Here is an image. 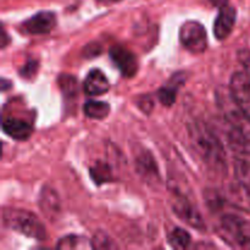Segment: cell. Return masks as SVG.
<instances>
[{"label":"cell","instance_id":"obj_1","mask_svg":"<svg viewBox=\"0 0 250 250\" xmlns=\"http://www.w3.org/2000/svg\"><path fill=\"white\" fill-rule=\"evenodd\" d=\"M188 137L193 149L209 172L215 176H226L227 159L224 146L208 125L194 121L188 125Z\"/></svg>","mask_w":250,"mask_h":250},{"label":"cell","instance_id":"obj_2","mask_svg":"<svg viewBox=\"0 0 250 250\" xmlns=\"http://www.w3.org/2000/svg\"><path fill=\"white\" fill-rule=\"evenodd\" d=\"M2 222L9 229L37 241H44L46 238L45 226L33 212L19 209H4Z\"/></svg>","mask_w":250,"mask_h":250},{"label":"cell","instance_id":"obj_3","mask_svg":"<svg viewBox=\"0 0 250 250\" xmlns=\"http://www.w3.org/2000/svg\"><path fill=\"white\" fill-rule=\"evenodd\" d=\"M220 236L233 248L250 249V222L229 214L220 221Z\"/></svg>","mask_w":250,"mask_h":250},{"label":"cell","instance_id":"obj_4","mask_svg":"<svg viewBox=\"0 0 250 250\" xmlns=\"http://www.w3.org/2000/svg\"><path fill=\"white\" fill-rule=\"evenodd\" d=\"M180 41L193 54H202L208 48L207 31L199 22H185L180 28Z\"/></svg>","mask_w":250,"mask_h":250},{"label":"cell","instance_id":"obj_5","mask_svg":"<svg viewBox=\"0 0 250 250\" xmlns=\"http://www.w3.org/2000/svg\"><path fill=\"white\" fill-rule=\"evenodd\" d=\"M229 95L250 122V76L247 72H237L229 83Z\"/></svg>","mask_w":250,"mask_h":250},{"label":"cell","instance_id":"obj_6","mask_svg":"<svg viewBox=\"0 0 250 250\" xmlns=\"http://www.w3.org/2000/svg\"><path fill=\"white\" fill-rule=\"evenodd\" d=\"M172 208L175 214L177 215L180 219H182L183 221L187 222L189 226L200 229V231L205 229V225L202 219V215L199 214V211L193 207L192 203H190L185 195L178 194V193L175 192Z\"/></svg>","mask_w":250,"mask_h":250},{"label":"cell","instance_id":"obj_7","mask_svg":"<svg viewBox=\"0 0 250 250\" xmlns=\"http://www.w3.org/2000/svg\"><path fill=\"white\" fill-rule=\"evenodd\" d=\"M110 58L114 61L115 65L117 66L122 75L125 77H132L136 75L138 70L137 60L133 54L128 49L124 48L121 45H114L110 49Z\"/></svg>","mask_w":250,"mask_h":250},{"label":"cell","instance_id":"obj_8","mask_svg":"<svg viewBox=\"0 0 250 250\" xmlns=\"http://www.w3.org/2000/svg\"><path fill=\"white\" fill-rule=\"evenodd\" d=\"M56 26L55 14L49 11H41L24 22L23 27L31 34H46Z\"/></svg>","mask_w":250,"mask_h":250},{"label":"cell","instance_id":"obj_9","mask_svg":"<svg viewBox=\"0 0 250 250\" xmlns=\"http://www.w3.org/2000/svg\"><path fill=\"white\" fill-rule=\"evenodd\" d=\"M236 19L237 11L234 7L229 6V5L221 7L219 16L214 23V34L217 39L222 41L231 34L234 23H236Z\"/></svg>","mask_w":250,"mask_h":250},{"label":"cell","instance_id":"obj_10","mask_svg":"<svg viewBox=\"0 0 250 250\" xmlns=\"http://www.w3.org/2000/svg\"><path fill=\"white\" fill-rule=\"evenodd\" d=\"M83 88H84L85 94L94 97V95H102L106 93L109 90L110 84L104 73L95 68L87 75Z\"/></svg>","mask_w":250,"mask_h":250},{"label":"cell","instance_id":"obj_11","mask_svg":"<svg viewBox=\"0 0 250 250\" xmlns=\"http://www.w3.org/2000/svg\"><path fill=\"white\" fill-rule=\"evenodd\" d=\"M2 131L16 141H26L31 137L32 127L22 120L14 119V117H7L2 121Z\"/></svg>","mask_w":250,"mask_h":250},{"label":"cell","instance_id":"obj_12","mask_svg":"<svg viewBox=\"0 0 250 250\" xmlns=\"http://www.w3.org/2000/svg\"><path fill=\"white\" fill-rule=\"evenodd\" d=\"M39 205H41V209L43 210L45 216L50 217V219H55L61 211L59 195L50 187H45L42 189Z\"/></svg>","mask_w":250,"mask_h":250},{"label":"cell","instance_id":"obj_13","mask_svg":"<svg viewBox=\"0 0 250 250\" xmlns=\"http://www.w3.org/2000/svg\"><path fill=\"white\" fill-rule=\"evenodd\" d=\"M136 166L138 172L146 180L150 181L158 177V167H156L155 161L149 151H143L136 156Z\"/></svg>","mask_w":250,"mask_h":250},{"label":"cell","instance_id":"obj_14","mask_svg":"<svg viewBox=\"0 0 250 250\" xmlns=\"http://www.w3.org/2000/svg\"><path fill=\"white\" fill-rule=\"evenodd\" d=\"M233 168L237 181L244 189V192L250 197V163L243 159H236Z\"/></svg>","mask_w":250,"mask_h":250},{"label":"cell","instance_id":"obj_15","mask_svg":"<svg viewBox=\"0 0 250 250\" xmlns=\"http://www.w3.org/2000/svg\"><path fill=\"white\" fill-rule=\"evenodd\" d=\"M85 116L94 120H103L109 115L110 105L105 102H95V100H89L83 106Z\"/></svg>","mask_w":250,"mask_h":250},{"label":"cell","instance_id":"obj_16","mask_svg":"<svg viewBox=\"0 0 250 250\" xmlns=\"http://www.w3.org/2000/svg\"><path fill=\"white\" fill-rule=\"evenodd\" d=\"M56 248L58 249H87V248H93L92 241H88L87 238L81 236H75V234H70V236H66L63 238H61L60 241L56 244Z\"/></svg>","mask_w":250,"mask_h":250},{"label":"cell","instance_id":"obj_17","mask_svg":"<svg viewBox=\"0 0 250 250\" xmlns=\"http://www.w3.org/2000/svg\"><path fill=\"white\" fill-rule=\"evenodd\" d=\"M190 234L188 233L186 229H173L170 234H168V243L176 249H186L189 247L190 244Z\"/></svg>","mask_w":250,"mask_h":250},{"label":"cell","instance_id":"obj_18","mask_svg":"<svg viewBox=\"0 0 250 250\" xmlns=\"http://www.w3.org/2000/svg\"><path fill=\"white\" fill-rule=\"evenodd\" d=\"M90 176H92V178L98 185L109 182L111 180V170H110V166L104 163H97L94 167L90 168Z\"/></svg>","mask_w":250,"mask_h":250},{"label":"cell","instance_id":"obj_19","mask_svg":"<svg viewBox=\"0 0 250 250\" xmlns=\"http://www.w3.org/2000/svg\"><path fill=\"white\" fill-rule=\"evenodd\" d=\"M92 246L94 249H116L117 246L111 238L104 232H97L92 239Z\"/></svg>","mask_w":250,"mask_h":250},{"label":"cell","instance_id":"obj_20","mask_svg":"<svg viewBox=\"0 0 250 250\" xmlns=\"http://www.w3.org/2000/svg\"><path fill=\"white\" fill-rule=\"evenodd\" d=\"M59 82H60L61 89L66 95H75V93L77 92V83L75 78L71 76H62Z\"/></svg>","mask_w":250,"mask_h":250},{"label":"cell","instance_id":"obj_21","mask_svg":"<svg viewBox=\"0 0 250 250\" xmlns=\"http://www.w3.org/2000/svg\"><path fill=\"white\" fill-rule=\"evenodd\" d=\"M159 99H160V102L163 103L164 105L170 106V105H172L176 100V90L173 89V88L168 87L163 88V89H160V92H159Z\"/></svg>","mask_w":250,"mask_h":250},{"label":"cell","instance_id":"obj_22","mask_svg":"<svg viewBox=\"0 0 250 250\" xmlns=\"http://www.w3.org/2000/svg\"><path fill=\"white\" fill-rule=\"evenodd\" d=\"M238 60L241 61V63L243 65L246 72L250 76V51L246 50V49H243V50L239 51Z\"/></svg>","mask_w":250,"mask_h":250},{"label":"cell","instance_id":"obj_23","mask_svg":"<svg viewBox=\"0 0 250 250\" xmlns=\"http://www.w3.org/2000/svg\"><path fill=\"white\" fill-rule=\"evenodd\" d=\"M211 1V4L214 5V6H217V7H224L226 6V5H229V0H210Z\"/></svg>","mask_w":250,"mask_h":250},{"label":"cell","instance_id":"obj_24","mask_svg":"<svg viewBox=\"0 0 250 250\" xmlns=\"http://www.w3.org/2000/svg\"><path fill=\"white\" fill-rule=\"evenodd\" d=\"M111 1H121V0H111Z\"/></svg>","mask_w":250,"mask_h":250}]
</instances>
